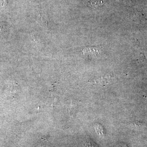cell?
<instances>
[{
    "instance_id": "cell-1",
    "label": "cell",
    "mask_w": 147,
    "mask_h": 147,
    "mask_svg": "<svg viewBox=\"0 0 147 147\" xmlns=\"http://www.w3.org/2000/svg\"><path fill=\"white\" fill-rule=\"evenodd\" d=\"M105 2V0H89L87 5L90 8L96 9L103 5Z\"/></svg>"
},
{
    "instance_id": "cell-3",
    "label": "cell",
    "mask_w": 147,
    "mask_h": 147,
    "mask_svg": "<svg viewBox=\"0 0 147 147\" xmlns=\"http://www.w3.org/2000/svg\"><path fill=\"white\" fill-rule=\"evenodd\" d=\"M113 79V77L111 75H105L98 79L97 82L102 85H107L111 83Z\"/></svg>"
},
{
    "instance_id": "cell-4",
    "label": "cell",
    "mask_w": 147,
    "mask_h": 147,
    "mask_svg": "<svg viewBox=\"0 0 147 147\" xmlns=\"http://www.w3.org/2000/svg\"><path fill=\"white\" fill-rule=\"evenodd\" d=\"M86 146L87 147H98L96 145L92 142H87L86 143Z\"/></svg>"
},
{
    "instance_id": "cell-2",
    "label": "cell",
    "mask_w": 147,
    "mask_h": 147,
    "mask_svg": "<svg viewBox=\"0 0 147 147\" xmlns=\"http://www.w3.org/2000/svg\"><path fill=\"white\" fill-rule=\"evenodd\" d=\"M100 46L96 47H88L85 49L84 53H87L88 55H91V56H96L99 53L100 48Z\"/></svg>"
}]
</instances>
